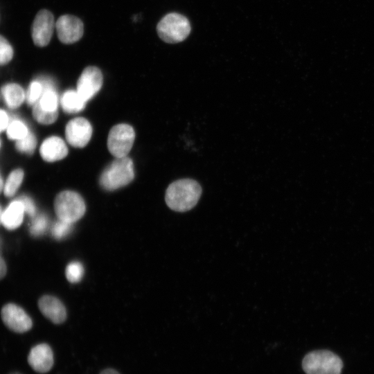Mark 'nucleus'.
<instances>
[{"label":"nucleus","instance_id":"1a4fd4ad","mask_svg":"<svg viewBox=\"0 0 374 374\" xmlns=\"http://www.w3.org/2000/svg\"><path fill=\"white\" fill-rule=\"evenodd\" d=\"M103 75L100 70L93 66L86 67L77 82V92L84 101L92 98L100 89Z\"/></svg>","mask_w":374,"mask_h":374},{"label":"nucleus","instance_id":"39448f33","mask_svg":"<svg viewBox=\"0 0 374 374\" xmlns=\"http://www.w3.org/2000/svg\"><path fill=\"white\" fill-rule=\"evenodd\" d=\"M54 208L58 220L73 224L84 215L86 206L80 194L64 190L56 196Z\"/></svg>","mask_w":374,"mask_h":374},{"label":"nucleus","instance_id":"6e6552de","mask_svg":"<svg viewBox=\"0 0 374 374\" xmlns=\"http://www.w3.org/2000/svg\"><path fill=\"white\" fill-rule=\"evenodd\" d=\"M57 37L61 42L70 44L78 41L83 35L84 25L75 16L64 15L55 23Z\"/></svg>","mask_w":374,"mask_h":374},{"label":"nucleus","instance_id":"cd10ccee","mask_svg":"<svg viewBox=\"0 0 374 374\" xmlns=\"http://www.w3.org/2000/svg\"><path fill=\"white\" fill-rule=\"evenodd\" d=\"M18 199L22 202L25 213L31 217H34L36 213V207L33 199L26 195L21 196Z\"/></svg>","mask_w":374,"mask_h":374},{"label":"nucleus","instance_id":"7c9ffc66","mask_svg":"<svg viewBox=\"0 0 374 374\" xmlns=\"http://www.w3.org/2000/svg\"><path fill=\"white\" fill-rule=\"evenodd\" d=\"M100 374H120L117 371L113 368H107L100 372Z\"/></svg>","mask_w":374,"mask_h":374},{"label":"nucleus","instance_id":"bb28decb","mask_svg":"<svg viewBox=\"0 0 374 374\" xmlns=\"http://www.w3.org/2000/svg\"><path fill=\"white\" fill-rule=\"evenodd\" d=\"M33 115L34 118L39 123L49 125L54 123L58 116V112L48 113L33 107Z\"/></svg>","mask_w":374,"mask_h":374},{"label":"nucleus","instance_id":"9b49d317","mask_svg":"<svg viewBox=\"0 0 374 374\" xmlns=\"http://www.w3.org/2000/svg\"><path fill=\"white\" fill-rule=\"evenodd\" d=\"M1 318L4 324L15 332H27L33 326L32 320L26 312L12 303L3 306L1 310Z\"/></svg>","mask_w":374,"mask_h":374},{"label":"nucleus","instance_id":"7ed1b4c3","mask_svg":"<svg viewBox=\"0 0 374 374\" xmlns=\"http://www.w3.org/2000/svg\"><path fill=\"white\" fill-rule=\"evenodd\" d=\"M302 366L307 374H341L343 362L332 352L321 350L307 354Z\"/></svg>","mask_w":374,"mask_h":374},{"label":"nucleus","instance_id":"4be33fe9","mask_svg":"<svg viewBox=\"0 0 374 374\" xmlns=\"http://www.w3.org/2000/svg\"><path fill=\"white\" fill-rule=\"evenodd\" d=\"M37 145V139L30 132L22 139L16 141V149L23 153L32 154Z\"/></svg>","mask_w":374,"mask_h":374},{"label":"nucleus","instance_id":"0eeeda50","mask_svg":"<svg viewBox=\"0 0 374 374\" xmlns=\"http://www.w3.org/2000/svg\"><path fill=\"white\" fill-rule=\"evenodd\" d=\"M55 26L53 15L49 10L39 11L32 26V37L34 44L40 47L48 45Z\"/></svg>","mask_w":374,"mask_h":374},{"label":"nucleus","instance_id":"5701e85b","mask_svg":"<svg viewBox=\"0 0 374 374\" xmlns=\"http://www.w3.org/2000/svg\"><path fill=\"white\" fill-rule=\"evenodd\" d=\"M48 226V220L46 215L39 214L33 217L30 226V232L34 236L44 233Z\"/></svg>","mask_w":374,"mask_h":374},{"label":"nucleus","instance_id":"72a5a7b5","mask_svg":"<svg viewBox=\"0 0 374 374\" xmlns=\"http://www.w3.org/2000/svg\"><path fill=\"white\" fill-rule=\"evenodd\" d=\"M12 374H20V373H12Z\"/></svg>","mask_w":374,"mask_h":374},{"label":"nucleus","instance_id":"412c9836","mask_svg":"<svg viewBox=\"0 0 374 374\" xmlns=\"http://www.w3.org/2000/svg\"><path fill=\"white\" fill-rule=\"evenodd\" d=\"M43 92V84L40 80L32 81L26 93V101L30 106H33L40 98Z\"/></svg>","mask_w":374,"mask_h":374},{"label":"nucleus","instance_id":"6ab92c4d","mask_svg":"<svg viewBox=\"0 0 374 374\" xmlns=\"http://www.w3.org/2000/svg\"><path fill=\"white\" fill-rule=\"evenodd\" d=\"M24 176V171L19 168L9 174L3 186V193L6 197H12L16 193L23 181Z\"/></svg>","mask_w":374,"mask_h":374},{"label":"nucleus","instance_id":"ddd939ff","mask_svg":"<svg viewBox=\"0 0 374 374\" xmlns=\"http://www.w3.org/2000/svg\"><path fill=\"white\" fill-rule=\"evenodd\" d=\"M41 312L53 323L60 324L66 318V311L63 303L57 298L45 295L38 302Z\"/></svg>","mask_w":374,"mask_h":374},{"label":"nucleus","instance_id":"c756f323","mask_svg":"<svg viewBox=\"0 0 374 374\" xmlns=\"http://www.w3.org/2000/svg\"><path fill=\"white\" fill-rule=\"evenodd\" d=\"M6 273V265L4 260L0 257V280L4 277Z\"/></svg>","mask_w":374,"mask_h":374},{"label":"nucleus","instance_id":"f03ea898","mask_svg":"<svg viewBox=\"0 0 374 374\" xmlns=\"http://www.w3.org/2000/svg\"><path fill=\"white\" fill-rule=\"evenodd\" d=\"M134 177L132 159L124 157L116 158L103 171L99 183L106 190H114L130 184Z\"/></svg>","mask_w":374,"mask_h":374},{"label":"nucleus","instance_id":"4468645a","mask_svg":"<svg viewBox=\"0 0 374 374\" xmlns=\"http://www.w3.org/2000/svg\"><path fill=\"white\" fill-rule=\"evenodd\" d=\"M39 152L44 161L53 162L64 159L68 154V148L60 137L53 136L43 141Z\"/></svg>","mask_w":374,"mask_h":374},{"label":"nucleus","instance_id":"20e7f679","mask_svg":"<svg viewBox=\"0 0 374 374\" xmlns=\"http://www.w3.org/2000/svg\"><path fill=\"white\" fill-rule=\"evenodd\" d=\"M157 30L159 37L166 43L176 44L186 39L191 27L184 15L171 12L165 15L158 23Z\"/></svg>","mask_w":374,"mask_h":374},{"label":"nucleus","instance_id":"f8f14e48","mask_svg":"<svg viewBox=\"0 0 374 374\" xmlns=\"http://www.w3.org/2000/svg\"><path fill=\"white\" fill-rule=\"evenodd\" d=\"M30 366L36 372L46 373L53 365V353L46 344H39L31 348L28 355Z\"/></svg>","mask_w":374,"mask_h":374},{"label":"nucleus","instance_id":"2eb2a0df","mask_svg":"<svg viewBox=\"0 0 374 374\" xmlns=\"http://www.w3.org/2000/svg\"><path fill=\"white\" fill-rule=\"evenodd\" d=\"M43 92L39 100L33 106L42 111L54 113L57 112L58 96L52 82L48 79H40Z\"/></svg>","mask_w":374,"mask_h":374},{"label":"nucleus","instance_id":"f704fd0d","mask_svg":"<svg viewBox=\"0 0 374 374\" xmlns=\"http://www.w3.org/2000/svg\"><path fill=\"white\" fill-rule=\"evenodd\" d=\"M0 146H1V141H0Z\"/></svg>","mask_w":374,"mask_h":374},{"label":"nucleus","instance_id":"473e14b6","mask_svg":"<svg viewBox=\"0 0 374 374\" xmlns=\"http://www.w3.org/2000/svg\"><path fill=\"white\" fill-rule=\"evenodd\" d=\"M2 214L3 211H1V208L0 206V223L1 222Z\"/></svg>","mask_w":374,"mask_h":374},{"label":"nucleus","instance_id":"393cba45","mask_svg":"<svg viewBox=\"0 0 374 374\" xmlns=\"http://www.w3.org/2000/svg\"><path fill=\"white\" fill-rule=\"evenodd\" d=\"M72 228L73 223L58 220L52 226V235L57 240L62 239L69 234Z\"/></svg>","mask_w":374,"mask_h":374},{"label":"nucleus","instance_id":"aec40b11","mask_svg":"<svg viewBox=\"0 0 374 374\" xmlns=\"http://www.w3.org/2000/svg\"><path fill=\"white\" fill-rule=\"evenodd\" d=\"M29 132L26 123L19 118L11 120L6 128L8 137L16 141L24 138Z\"/></svg>","mask_w":374,"mask_h":374},{"label":"nucleus","instance_id":"c85d7f7f","mask_svg":"<svg viewBox=\"0 0 374 374\" xmlns=\"http://www.w3.org/2000/svg\"><path fill=\"white\" fill-rule=\"evenodd\" d=\"M10 121L8 113L0 109V133L6 130Z\"/></svg>","mask_w":374,"mask_h":374},{"label":"nucleus","instance_id":"a211bd4d","mask_svg":"<svg viewBox=\"0 0 374 374\" xmlns=\"http://www.w3.org/2000/svg\"><path fill=\"white\" fill-rule=\"evenodd\" d=\"M86 101L78 94L77 91L68 90L65 91L60 100L61 106L63 110L69 114L77 113L82 110L85 106Z\"/></svg>","mask_w":374,"mask_h":374},{"label":"nucleus","instance_id":"f3484780","mask_svg":"<svg viewBox=\"0 0 374 374\" xmlns=\"http://www.w3.org/2000/svg\"><path fill=\"white\" fill-rule=\"evenodd\" d=\"M1 93L5 104L10 109L19 107L26 100L23 88L16 83H7L1 89Z\"/></svg>","mask_w":374,"mask_h":374},{"label":"nucleus","instance_id":"b1692460","mask_svg":"<svg viewBox=\"0 0 374 374\" xmlns=\"http://www.w3.org/2000/svg\"><path fill=\"white\" fill-rule=\"evenodd\" d=\"M67 280L71 283L79 282L84 274V268L81 262L73 261L70 262L65 271Z\"/></svg>","mask_w":374,"mask_h":374},{"label":"nucleus","instance_id":"2f4dec72","mask_svg":"<svg viewBox=\"0 0 374 374\" xmlns=\"http://www.w3.org/2000/svg\"><path fill=\"white\" fill-rule=\"evenodd\" d=\"M3 186H4V184L3 182V179L0 175V193L2 191L3 188Z\"/></svg>","mask_w":374,"mask_h":374},{"label":"nucleus","instance_id":"423d86ee","mask_svg":"<svg viewBox=\"0 0 374 374\" xmlns=\"http://www.w3.org/2000/svg\"><path fill=\"white\" fill-rule=\"evenodd\" d=\"M135 132L127 124H118L109 131L107 138V148L116 158L126 157L132 148Z\"/></svg>","mask_w":374,"mask_h":374},{"label":"nucleus","instance_id":"dca6fc26","mask_svg":"<svg viewBox=\"0 0 374 374\" xmlns=\"http://www.w3.org/2000/svg\"><path fill=\"white\" fill-rule=\"evenodd\" d=\"M24 213L22 202L19 199L12 201L3 212L1 223L9 230L15 229L22 223Z\"/></svg>","mask_w":374,"mask_h":374},{"label":"nucleus","instance_id":"f257e3e1","mask_svg":"<svg viewBox=\"0 0 374 374\" xmlns=\"http://www.w3.org/2000/svg\"><path fill=\"white\" fill-rule=\"evenodd\" d=\"M201 194L202 188L198 182L191 179H181L169 185L165 200L172 210L185 212L197 204Z\"/></svg>","mask_w":374,"mask_h":374},{"label":"nucleus","instance_id":"9d476101","mask_svg":"<svg viewBox=\"0 0 374 374\" xmlns=\"http://www.w3.org/2000/svg\"><path fill=\"white\" fill-rule=\"evenodd\" d=\"M92 135V127L84 118L77 117L69 121L65 127L67 142L75 148H83Z\"/></svg>","mask_w":374,"mask_h":374},{"label":"nucleus","instance_id":"a878e982","mask_svg":"<svg viewBox=\"0 0 374 374\" xmlns=\"http://www.w3.org/2000/svg\"><path fill=\"white\" fill-rule=\"evenodd\" d=\"M13 57V49L8 41L0 35V65L8 63Z\"/></svg>","mask_w":374,"mask_h":374}]
</instances>
